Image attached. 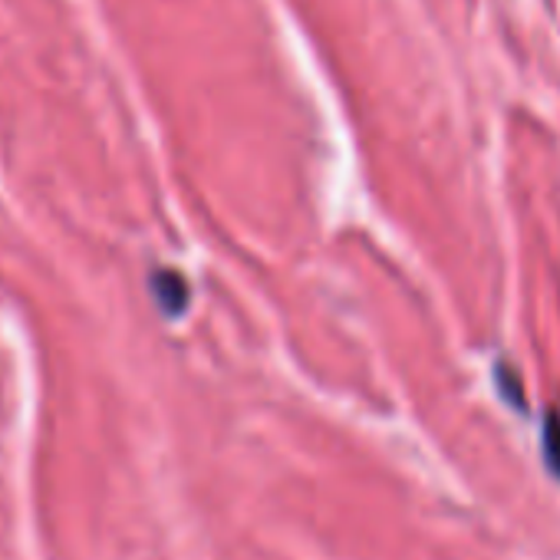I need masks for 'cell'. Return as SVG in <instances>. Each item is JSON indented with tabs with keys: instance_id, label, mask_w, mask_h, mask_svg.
I'll list each match as a JSON object with an SVG mask.
<instances>
[{
	"instance_id": "cell-2",
	"label": "cell",
	"mask_w": 560,
	"mask_h": 560,
	"mask_svg": "<svg viewBox=\"0 0 560 560\" xmlns=\"http://www.w3.org/2000/svg\"><path fill=\"white\" fill-rule=\"evenodd\" d=\"M544 458L553 468V475L560 478V416L547 412V425H544Z\"/></svg>"
},
{
	"instance_id": "cell-1",
	"label": "cell",
	"mask_w": 560,
	"mask_h": 560,
	"mask_svg": "<svg viewBox=\"0 0 560 560\" xmlns=\"http://www.w3.org/2000/svg\"><path fill=\"white\" fill-rule=\"evenodd\" d=\"M152 291H155L159 307L168 317H178L185 311V304H188V284H185V277L175 273V270H159L152 277Z\"/></svg>"
}]
</instances>
